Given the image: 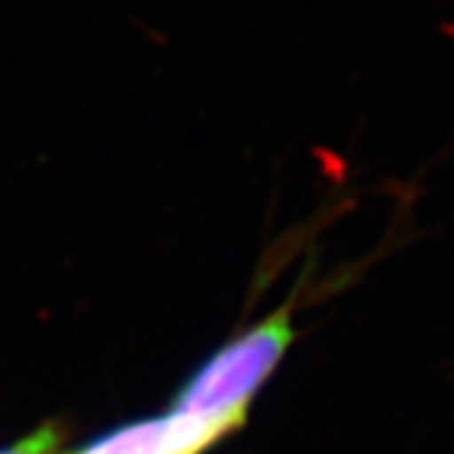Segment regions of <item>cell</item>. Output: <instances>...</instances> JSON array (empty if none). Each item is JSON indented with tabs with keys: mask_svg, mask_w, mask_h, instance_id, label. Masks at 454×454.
I'll list each match as a JSON object with an SVG mask.
<instances>
[{
	"mask_svg": "<svg viewBox=\"0 0 454 454\" xmlns=\"http://www.w3.org/2000/svg\"><path fill=\"white\" fill-rule=\"evenodd\" d=\"M293 336L291 306H286L230 340L187 381L169 417L197 454L243 424L250 399L288 351Z\"/></svg>",
	"mask_w": 454,
	"mask_h": 454,
	"instance_id": "obj_1",
	"label": "cell"
},
{
	"mask_svg": "<svg viewBox=\"0 0 454 454\" xmlns=\"http://www.w3.org/2000/svg\"><path fill=\"white\" fill-rule=\"evenodd\" d=\"M76 454H175L169 419H145L114 429L106 437L91 442L86 450Z\"/></svg>",
	"mask_w": 454,
	"mask_h": 454,
	"instance_id": "obj_2",
	"label": "cell"
},
{
	"mask_svg": "<svg viewBox=\"0 0 454 454\" xmlns=\"http://www.w3.org/2000/svg\"><path fill=\"white\" fill-rule=\"evenodd\" d=\"M51 444V434L49 432H38L33 439H26V442H20L16 447H11V450H0V454H41L46 447Z\"/></svg>",
	"mask_w": 454,
	"mask_h": 454,
	"instance_id": "obj_3",
	"label": "cell"
}]
</instances>
